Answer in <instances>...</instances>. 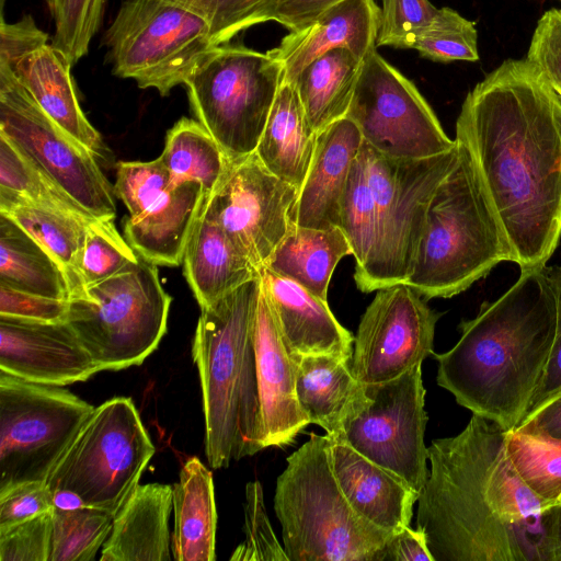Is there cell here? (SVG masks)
<instances>
[{
    "label": "cell",
    "mask_w": 561,
    "mask_h": 561,
    "mask_svg": "<svg viewBox=\"0 0 561 561\" xmlns=\"http://www.w3.org/2000/svg\"><path fill=\"white\" fill-rule=\"evenodd\" d=\"M244 540L232 552L233 561H288L268 519L259 481L245 485Z\"/></svg>",
    "instance_id": "45"
},
{
    "label": "cell",
    "mask_w": 561,
    "mask_h": 561,
    "mask_svg": "<svg viewBox=\"0 0 561 561\" xmlns=\"http://www.w3.org/2000/svg\"><path fill=\"white\" fill-rule=\"evenodd\" d=\"M363 145L356 124L347 117L321 130L309 170L299 190L294 222L299 227H339L340 203Z\"/></svg>",
    "instance_id": "24"
},
{
    "label": "cell",
    "mask_w": 561,
    "mask_h": 561,
    "mask_svg": "<svg viewBox=\"0 0 561 561\" xmlns=\"http://www.w3.org/2000/svg\"><path fill=\"white\" fill-rule=\"evenodd\" d=\"M113 221L95 220L87 228L79 264L82 289L115 275L139 259Z\"/></svg>",
    "instance_id": "42"
},
{
    "label": "cell",
    "mask_w": 561,
    "mask_h": 561,
    "mask_svg": "<svg viewBox=\"0 0 561 561\" xmlns=\"http://www.w3.org/2000/svg\"><path fill=\"white\" fill-rule=\"evenodd\" d=\"M541 535L535 545V558L541 561H561V502L539 515Z\"/></svg>",
    "instance_id": "55"
},
{
    "label": "cell",
    "mask_w": 561,
    "mask_h": 561,
    "mask_svg": "<svg viewBox=\"0 0 561 561\" xmlns=\"http://www.w3.org/2000/svg\"><path fill=\"white\" fill-rule=\"evenodd\" d=\"M376 203L368 181L363 145L351 168L340 203L339 228L355 257V270L366 263L376 236Z\"/></svg>",
    "instance_id": "38"
},
{
    "label": "cell",
    "mask_w": 561,
    "mask_h": 561,
    "mask_svg": "<svg viewBox=\"0 0 561 561\" xmlns=\"http://www.w3.org/2000/svg\"><path fill=\"white\" fill-rule=\"evenodd\" d=\"M160 157L169 170L170 186L185 181L198 182L206 201L218 187L230 163L207 129L198 121L186 117L167 133Z\"/></svg>",
    "instance_id": "35"
},
{
    "label": "cell",
    "mask_w": 561,
    "mask_h": 561,
    "mask_svg": "<svg viewBox=\"0 0 561 561\" xmlns=\"http://www.w3.org/2000/svg\"><path fill=\"white\" fill-rule=\"evenodd\" d=\"M172 486L138 484L115 514L101 549V561H159L171 559L169 517Z\"/></svg>",
    "instance_id": "26"
},
{
    "label": "cell",
    "mask_w": 561,
    "mask_h": 561,
    "mask_svg": "<svg viewBox=\"0 0 561 561\" xmlns=\"http://www.w3.org/2000/svg\"><path fill=\"white\" fill-rule=\"evenodd\" d=\"M556 327L554 268L520 271L500 298L460 322L454 347L434 354L436 381L472 414L512 431L542 378Z\"/></svg>",
    "instance_id": "3"
},
{
    "label": "cell",
    "mask_w": 561,
    "mask_h": 561,
    "mask_svg": "<svg viewBox=\"0 0 561 561\" xmlns=\"http://www.w3.org/2000/svg\"><path fill=\"white\" fill-rule=\"evenodd\" d=\"M53 493L46 482L32 481L0 493V531L53 512Z\"/></svg>",
    "instance_id": "48"
},
{
    "label": "cell",
    "mask_w": 561,
    "mask_h": 561,
    "mask_svg": "<svg viewBox=\"0 0 561 561\" xmlns=\"http://www.w3.org/2000/svg\"><path fill=\"white\" fill-rule=\"evenodd\" d=\"M524 433L561 439V391L514 428Z\"/></svg>",
    "instance_id": "56"
},
{
    "label": "cell",
    "mask_w": 561,
    "mask_h": 561,
    "mask_svg": "<svg viewBox=\"0 0 561 561\" xmlns=\"http://www.w3.org/2000/svg\"><path fill=\"white\" fill-rule=\"evenodd\" d=\"M0 187L88 221L96 219L70 194L35 167L4 135L0 134Z\"/></svg>",
    "instance_id": "39"
},
{
    "label": "cell",
    "mask_w": 561,
    "mask_h": 561,
    "mask_svg": "<svg viewBox=\"0 0 561 561\" xmlns=\"http://www.w3.org/2000/svg\"><path fill=\"white\" fill-rule=\"evenodd\" d=\"M262 290L290 354L353 357L354 337L324 300L268 268L260 273Z\"/></svg>",
    "instance_id": "21"
},
{
    "label": "cell",
    "mask_w": 561,
    "mask_h": 561,
    "mask_svg": "<svg viewBox=\"0 0 561 561\" xmlns=\"http://www.w3.org/2000/svg\"><path fill=\"white\" fill-rule=\"evenodd\" d=\"M436 11L428 0H382L377 46L412 48Z\"/></svg>",
    "instance_id": "46"
},
{
    "label": "cell",
    "mask_w": 561,
    "mask_h": 561,
    "mask_svg": "<svg viewBox=\"0 0 561 561\" xmlns=\"http://www.w3.org/2000/svg\"><path fill=\"white\" fill-rule=\"evenodd\" d=\"M182 264L201 309L261 276L203 208L186 243Z\"/></svg>",
    "instance_id": "27"
},
{
    "label": "cell",
    "mask_w": 561,
    "mask_h": 561,
    "mask_svg": "<svg viewBox=\"0 0 561 561\" xmlns=\"http://www.w3.org/2000/svg\"><path fill=\"white\" fill-rule=\"evenodd\" d=\"M253 343L260 401V447L291 444L309 420L296 394L294 360L262 290L253 321Z\"/></svg>",
    "instance_id": "19"
},
{
    "label": "cell",
    "mask_w": 561,
    "mask_h": 561,
    "mask_svg": "<svg viewBox=\"0 0 561 561\" xmlns=\"http://www.w3.org/2000/svg\"><path fill=\"white\" fill-rule=\"evenodd\" d=\"M559 1H561V0H559Z\"/></svg>",
    "instance_id": "57"
},
{
    "label": "cell",
    "mask_w": 561,
    "mask_h": 561,
    "mask_svg": "<svg viewBox=\"0 0 561 561\" xmlns=\"http://www.w3.org/2000/svg\"><path fill=\"white\" fill-rule=\"evenodd\" d=\"M93 410L62 387L0 371V493L46 482Z\"/></svg>",
    "instance_id": "12"
},
{
    "label": "cell",
    "mask_w": 561,
    "mask_h": 561,
    "mask_svg": "<svg viewBox=\"0 0 561 561\" xmlns=\"http://www.w3.org/2000/svg\"><path fill=\"white\" fill-rule=\"evenodd\" d=\"M329 436L310 438L276 480L274 511L288 561H381L392 534L358 515L331 468Z\"/></svg>",
    "instance_id": "6"
},
{
    "label": "cell",
    "mask_w": 561,
    "mask_h": 561,
    "mask_svg": "<svg viewBox=\"0 0 561 561\" xmlns=\"http://www.w3.org/2000/svg\"><path fill=\"white\" fill-rule=\"evenodd\" d=\"M113 519L112 514L93 507H54L49 561L95 560Z\"/></svg>",
    "instance_id": "37"
},
{
    "label": "cell",
    "mask_w": 561,
    "mask_h": 561,
    "mask_svg": "<svg viewBox=\"0 0 561 561\" xmlns=\"http://www.w3.org/2000/svg\"><path fill=\"white\" fill-rule=\"evenodd\" d=\"M172 297L157 265L139 256L69 298L65 319L101 370L140 365L167 332Z\"/></svg>",
    "instance_id": "8"
},
{
    "label": "cell",
    "mask_w": 561,
    "mask_h": 561,
    "mask_svg": "<svg viewBox=\"0 0 561 561\" xmlns=\"http://www.w3.org/2000/svg\"><path fill=\"white\" fill-rule=\"evenodd\" d=\"M363 62L351 50L336 48L312 60L297 76L293 84L317 134L345 117Z\"/></svg>",
    "instance_id": "33"
},
{
    "label": "cell",
    "mask_w": 561,
    "mask_h": 561,
    "mask_svg": "<svg viewBox=\"0 0 561 561\" xmlns=\"http://www.w3.org/2000/svg\"><path fill=\"white\" fill-rule=\"evenodd\" d=\"M261 276L201 309L192 345L205 416V453L214 469L260 447L253 321Z\"/></svg>",
    "instance_id": "4"
},
{
    "label": "cell",
    "mask_w": 561,
    "mask_h": 561,
    "mask_svg": "<svg viewBox=\"0 0 561 561\" xmlns=\"http://www.w3.org/2000/svg\"><path fill=\"white\" fill-rule=\"evenodd\" d=\"M0 284L53 299L69 300L60 263L9 217L0 214Z\"/></svg>",
    "instance_id": "34"
},
{
    "label": "cell",
    "mask_w": 561,
    "mask_h": 561,
    "mask_svg": "<svg viewBox=\"0 0 561 561\" xmlns=\"http://www.w3.org/2000/svg\"><path fill=\"white\" fill-rule=\"evenodd\" d=\"M345 117L365 144L389 158H430L456 146L414 83L376 49L364 59Z\"/></svg>",
    "instance_id": "15"
},
{
    "label": "cell",
    "mask_w": 561,
    "mask_h": 561,
    "mask_svg": "<svg viewBox=\"0 0 561 561\" xmlns=\"http://www.w3.org/2000/svg\"><path fill=\"white\" fill-rule=\"evenodd\" d=\"M379 24L380 8L375 0H344L305 27L289 32L267 53L282 65L283 80L294 83L307 65L336 48H346L364 60L376 49Z\"/></svg>",
    "instance_id": "20"
},
{
    "label": "cell",
    "mask_w": 561,
    "mask_h": 561,
    "mask_svg": "<svg viewBox=\"0 0 561 561\" xmlns=\"http://www.w3.org/2000/svg\"><path fill=\"white\" fill-rule=\"evenodd\" d=\"M53 512L0 531V561H49Z\"/></svg>",
    "instance_id": "47"
},
{
    "label": "cell",
    "mask_w": 561,
    "mask_h": 561,
    "mask_svg": "<svg viewBox=\"0 0 561 561\" xmlns=\"http://www.w3.org/2000/svg\"><path fill=\"white\" fill-rule=\"evenodd\" d=\"M71 62L53 44L41 45L0 69L13 73L39 107L68 135L106 162L111 151L81 110L71 77Z\"/></svg>",
    "instance_id": "23"
},
{
    "label": "cell",
    "mask_w": 561,
    "mask_h": 561,
    "mask_svg": "<svg viewBox=\"0 0 561 561\" xmlns=\"http://www.w3.org/2000/svg\"><path fill=\"white\" fill-rule=\"evenodd\" d=\"M205 201V192L198 182L185 181L169 186L145 213L126 219L125 240L149 263L179 266Z\"/></svg>",
    "instance_id": "25"
},
{
    "label": "cell",
    "mask_w": 561,
    "mask_h": 561,
    "mask_svg": "<svg viewBox=\"0 0 561 561\" xmlns=\"http://www.w3.org/2000/svg\"><path fill=\"white\" fill-rule=\"evenodd\" d=\"M171 552L176 561H214L217 510L213 474L197 457L182 466L172 486Z\"/></svg>",
    "instance_id": "30"
},
{
    "label": "cell",
    "mask_w": 561,
    "mask_h": 561,
    "mask_svg": "<svg viewBox=\"0 0 561 561\" xmlns=\"http://www.w3.org/2000/svg\"><path fill=\"white\" fill-rule=\"evenodd\" d=\"M344 0H278L270 21H275L289 32L298 31L321 13Z\"/></svg>",
    "instance_id": "53"
},
{
    "label": "cell",
    "mask_w": 561,
    "mask_h": 561,
    "mask_svg": "<svg viewBox=\"0 0 561 561\" xmlns=\"http://www.w3.org/2000/svg\"><path fill=\"white\" fill-rule=\"evenodd\" d=\"M298 194L253 152L230 161L203 210L261 273L294 224Z\"/></svg>",
    "instance_id": "16"
},
{
    "label": "cell",
    "mask_w": 561,
    "mask_h": 561,
    "mask_svg": "<svg viewBox=\"0 0 561 561\" xmlns=\"http://www.w3.org/2000/svg\"><path fill=\"white\" fill-rule=\"evenodd\" d=\"M48 43V35L41 30L31 14L18 22L7 23L1 16L0 65L11 64L27 51Z\"/></svg>",
    "instance_id": "51"
},
{
    "label": "cell",
    "mask_w": 561,
    "mask_h": 561,
    "mask_svg": "<svg viewBox=\"0 0 561 561\" xmlns=\"http://www.w3.org/2000/svg\"><path fill=\"white\" fill-rule=\"evenodd\" d=\"M329 440L333 474L354 511L392 535L410 526L420 494L399 476L360 455L344 440L333 436H329Z\"/></svg>",
    "instance_id": "22"
},
{
    "label": "cell",
    "mask_w": 561,
    "mask_h": 561,
    "mask_svg": "<svg viewBox=\"0 0 561 561\" xmlns=\"http://www.w3.org/2000/svg\"><path fill=\"white\" fill-rule=\"evenodd\" d=\"M363 152L377 224L368 259L355 270L354 279L359 290L370 293L405 283L410 276L430 202L457 159L458 142L447 152L423 159L389 158L364 141Z\"/></svg>",
    "instance_id": "9"
},
{
    "label": "cell",
    "mask_w": 561,
    "mask_h": 561,
    "mask_svg": "<svg viewBox=\"0 0 561 561\" xmlns=\"http://www.w3.org/2000/svg\"><path fill=\"white\" fill-rule=\"evenodd\" d=\"M0 371L62 387L88 380L99 368L67 322L0 317Z\"/></svg>",
    "instance_id": "18"
},
{
    "label": "cell",
    "mask_w": 561,
    "mask_h": 561,
    "mask_svg": "<svg viewBox=\"0 0 561 561\" xmlns=\"http://www.w3.org/2000/svg\"><path fill=\"white\" fill-rule=\"evenodd\" d=\"M69 300L53 299L0 284V317L41 322L65 321Z\"/></svg>",
    "instance_id": "50"
},
{
    "label": "cell",
    "mask_w": 561,
    "mask_h": 561,
    "mask_svg": "<svg viewBox=\"0 0 561 561\" xmlns=\"http://www.w3.org/2000/svg\"><path fill=\"white\" fill-rule=\"evenodd\" d=\"M506 453L533 493L551 505L561 502V439L512 430Z\"/></svg>",
    "instance_id": "36"
},
{
    "label": "cell",
    "mask_w": 561,
    "mask_h": 561,
    "mask_svg": "<svg viewBox=\"0 0 561 561\" xmlns=\"http://www.w3.org/2000/svg\"><path fill=\"white\" fill-rule=\"evenodd\" d=\"M295 365L296 394L309 423L336 435L364 392L354 376L352 358L334 354H290Z\"/></svg>",
    "instance_id": "28"
},
{
    "label": "cell",
    "mask_w": 561,
    "mask_h": 561,
    "mask_svg": "<svg viewBox=\"0 0 561 561\" xmlns=\"http://www.w3.org/2000/svg\"><path fill=\"white\" fill-rule=\"evenodd\" d=\"M554 279L557 290L556 335L547 367L522 421L561 391V265L554 268Z\"/></svg>",
    "instance_id": "52"
},
{
    "label": "cell",
    "mask_w": 561,
    "mask_h": 561,
    "mask_svg": "<svg viewBox=\"0 0 561 561\" xmlns=\"http://www.w3.org/2000/svg\"><path fill=\"white\" fill-rule=\"evenodd\" d=\"M170 173L161 157L151 161H121L116 164L114 193L136 218L169 188Z\"/></svg>",
    "instance_id": "44"
},
{
    "label": "cell",
    "mask_w": 561,
    "mask_h": 561,
    "mask_svg": "<svg viewBox=\"0 0 561 561\" xmlns=\"http://www.w3.org/2000/svg\"><path fill=\"white\" fill-rule=\"evenodd\" d=\"M381 561H434L425 535L417 528L403 527L389 539Z\"/></svg>",
    "instance_id": "54"
},
{
    "label": "cell",
    "mask_w": 561,
    "mask_h": 561,
    "mask_svg": "<svg viewBox=\"0 0 561 561\" xmlns=\"http://www.w3.org/2000/svg\"><path fill=\"white\" fill-rule=\"evenodd\" d=\"M456 140L469 151L520 271L561 237V93L528 59H507L468 92Z\"/></svg>",
    "instance_id": "1"
},
{
    "label": "cell",
    "mask_w": 561,
    "mask_h": 561,
    "mask_svg": "<svg viewBox=\"0 0 561 561\" xmlns=\"http://www.w3.org/2000/svg\"><path fill=\"white\" fill-rule=\"evenodd\" d=\"M432 61H477L478 33L472 21L450 8L437 9L412 46Z\"/></svg>",
    "instance_id": "40"
},
{
    "label": "cell",
    "mask_w": 561,
    "mask_h": 561,
    "mask_svg": "<svg viewBox=\"0 0 561 561\" xmlns=\"http://www.w3.org/2000/svg\"><path fill=\"white\" fill-rule=\"evenodd\" d=\"M439 317L407 283L378 289L354 337L355 378L363 385L380 383L422 365L434 354Z\"/></svg>",
    "instance_id": "17"
},
{
    "label": "cell",
    "mask_w": 561,
    "mask_h": 561,
    "mask_svg": "<svg viewBox=\"0 0 561 561\" xmlns=\"http://www.w3.org/2000/svg\"><path fill=\"white\" fill-rule=\"evenodd\" d=\"M526 59L561 93V9L552 8L538 20Z\"/></svg>",
    "instance_id": "49"
},
{
    "label": "cell",
    "mask_w": 561,
    "mask_h": 561,
    "mask_svg": "<svg viewBox=\"0 0 561 561\" xmlns=\"http://www.w3.org/2000/svg\"><path fill=\"white\" fill-rule=\"evenodd\" d=\"M352 249L339 227L313 229L294 222L264 267L328 300L332 274Z\"/></svg>",
    "instance_id": "32"
},
{
    "label": "cell",
    "mask_w": 561,
    "mask_h": 561,
    "mask_svg": "<svg viewBox=\"0 0 561 561\" xmlns=\"http://www.w3.org/2000/svg\"><path fill=\"white\" fill-rule=\"evenodd\" d=\"M55 23L50 44L61 50L71 65L89 53L99 31L106 0H43Z\"/></svg>",
    "instance_id": "41"
},
{
    "label": "cell",
    "mask_w": 561,
    "mask_h": 561,
    "mask_svg": "<svg viewBox=\"0 0 561 561\" xmlns=\"http://www.w3.org/2000/svg\"><path fill=\"white\" fill-rule=\"evenodd\" d=\"M457 159L427 208L407 284L423 298H449L468 289L501 262H513L505 231L468 149Z\"/></svg>",
    "instance_id": "5"
},
{
    "label": "cell",
    "mask_w": 561,
    "mask_h": 561,
    "mask_svg": "<svg viewBox=\"0 0 561 561\" xmlns=\"http://www.w3.org/2000/svg\"><path fill=\"white\" fill-rule=\"evenodd\" d=\"M0 214L13 220L60 263L69 279L70 297L82 290L79 264L87 228L93 221L4 187H0Z\"/></svg>",
    "instance_id": "31"
},
{
    "label": "cell",
    "mask_w": 561,
    "mask_h": 561,
    "mask_svg": "<svg viewBox=\"0 0 561 561\" xmlns=\"http://www.w3.org/2000/svg\"><path fill=\"white\" fill-rule=\"evenodd\" d=\"M103 42L118 78L167 96L216 45L197 14L165 0H124Z\"/></svg>",
    "instance_id": "11"
},
{
    "label": "cell",
    "mask_w": 561,
    "mask_h": 561,
    "mask_svg": "<svg viewBox=\"0 0 561 561\" xmlns=\"http://www.w3.org/2000/svg\"><path fill=\"white\" fill-rule=\"evenodd\" d=\"M283 75L282 65L267 51L222 44L186 80L192 112L229 161L255 151Z\"/></svg>",
    "instance_id": "10"
},
{
    "label": "cell",
    "mask_w": 561,
    "mask_h": 561,
    "mask_svg": "<svg viewBox=\"0 0 561 561\" xmlns=\"http://www.w3.org/2000/svg\"><path fill=\"white\" fill-rule=\"evenodd\" d=\"M201 16L216 45L228 44L240 32L270 21L278 0H165Z\"/></svg>",
    "instance_id": "43"
},
{
    "label": "cell",
    "mask_w": 561,
    "mask_h": 561,
    "mask_svg": "<svg viewBox=\"0 0 561 561\" xmlns=\"http://www.w3.org/2000/svg\"><path fill=\"white\" fill-rule=\"evenodd\" d=\"M426 423L425 388L416 365L392 380L364 385L333 437L396 473L420 494L430 471Z\"/></svg>",
    "instance_id": "13"
},
{
    "label": "cell",
    "mask_w": 561,
    "mask_h": 561,
    "mask_svg": "<svg viewBox=\"0 0 561 561\" xmlns=\"http://www.w3.org/2000/svg\"><path fill=\"white\" fill-rule=\"evenodd\" d=\"M506 433L472 414L466 427L427 447L428 477L416 528L434 561H528L520 525L551 506L525 484L506 453Z\"/></svg>",
    "instance_id": "2"
},
{
    "label": "cell",
    "mask_w": 561,
    "mask_h": 561,
    "mask_svg": "<svg viewBox=\"0 0 561 561\" xmlns=\"http://www.w3.org/2000/svg\"><path fill=\"white\" fill-rule=\"evenodd\" d=\"M317 137L295 85L282 80L254 152L270 172L299 191L313 158Z\"/></svg>",
    "instance_id": "29"
},
{
    "label": "cell",
    "mask_w": 561,
    "mask_h": 561,
    "mask_svg": "<svg viewBox=\"0 0 561 561\" xmlns=\"http://www.w3.org/2000/svg\"><path fill=\"white\" fill-rule=\"evenodd\" d=\"M154 446L129 398L94 408L46 484L55 507H93L113 516L139 484Z\"/></svg>",
    "instance_id": "7"
},
{
    "label": "cell",
    "mask_w": 561,
    "mask_h": 561,
    "mask_svg": "<svg viewBox=\"0 0 561 561\" xmlns=\"http://www.w3.org/2000/svg\"><path fill=\"white\" fill-rule=\"evenodd\" d=\"M0 134L96 219H115L114 186L95 156L61 129L5 69H0Z\"/></svg>",
    "instance_id": "14"
}]
</instances>
